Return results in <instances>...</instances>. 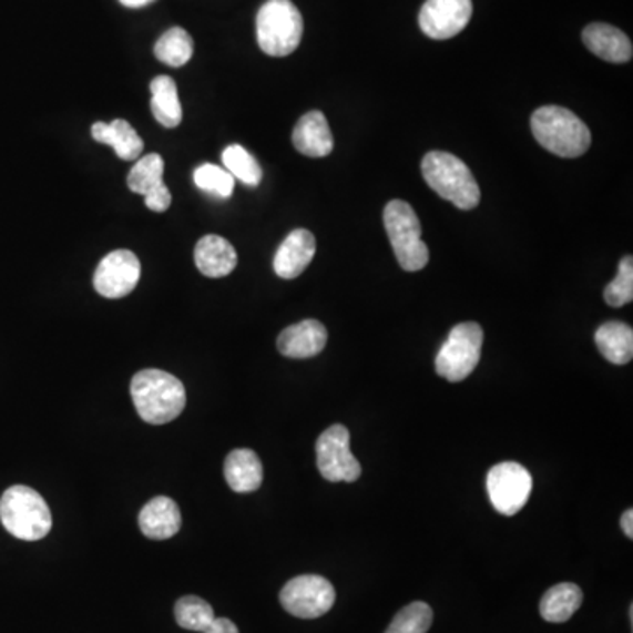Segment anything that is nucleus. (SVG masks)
<instances>
[{
    "instance_id": "16",
    "label": "nucleus",
    "mask_w": 633,
    "mask_h": 633,
    "mask_svg": "<svg viewBox=\"0 0 633 633\" xmlns=\"http://www.w3.org/2000/svg\"><path fill=\"white\" fill-rule=\"evenodd\" d=\"M583 43L599 59L625 64L633 55L632 41L625 32L608 23H591L583 30Z\"/></svg>"
},
{
    "instance_id": "23",
    "label": "nucleus",
    "mask_w": 633,
    "mask_h": 633,
    "mask_svg": "<svg viewBox=\"0 0 633 633\" xmlns=\"http://www.w3.org/2000/svg\"><path fill=\"white\" fill-rule=\"evenodd\" d=\"M150 92H152L150 106L159 124L167 129L178 127L183 111L175 80L170 76L153 78Z\"/></svg>"
},
{
    "instance_id": "6",
    "label": "nucleus",
    "mask_w": 633,
    "mask_h": 633,
    "mask_svg": "<svg viewBox=\"0 0 633 633\" xmlns=\"http://www.w3.org/2000/svg\"><path fill=\"white\" fill-rule=\"evenodd\" d=\"M257 43L269 57H287L303 38V17L290 0H268L255 20Z\"/></svg>"
},
{
    "instance_id": "33",
    "label": "nucleus",
    "mask_w": 633,
    "mask_h": 633,
    "mask_svg": "<svg viewBox=\"0 0 633 633\" xmlns=\"http://www.w3.org/2000/svg\"><path fill=\"white\" fill-rule=\"evenodd\" d=\"M621 528L629 539H633V510H626L625 514L621 515Z\"/></svg>"
},
{
    "instance_id": "32",
    "label": "nucleus",
    "mask_w": 633,
    "mask_h": 633,
    "mask_svg": "<svg viewBox=\"0 0 633 633\" xmlns=\"http://www.w3.org/2000/svg\"><path fill=\"white\" fill-rule=\"evenodd\" d=\"M204 633H239V630L227 617H213L212 623H210L208 629L204 630Z\"/></svg>"
},
{
    "instance_id": "20",
    "label": "nucleus",
    "mask_w": 633,
    "mask_h": 633,
    "mask_svg": "<svg viewBox=\"0 0 633 633\" xmlns=\"http://www.w3.org/2000/svg\"><path fill=\"white\" fill-rule=\"evenodd\" d=\"M92 136L98 143H104L115 150L122 161H137L143 153V140L125 120H113L111 124L95 122L92 125Z\"/></svg>"
},
{
    "instance_id": "27",
    "label": "nucleus",
    "mask_w": 633,
    "mask_h": 633,
    "mask_svg": "<svg viewBox=\"0 0 633 633\" xmlns=\"http://www.w3.org/2000/svg\"><path fill=\"white\" fill-rule=\"evenodd\" d=\"M175 617L182 629L191 630V632H204L208 629L215 612L206 600L200 596L187 595L176 602Z\"/></svg>"
},
{
    "instance_id": "19",
    "label": "nucleus",
    "mask_w": 633,
    "mask_h": 633,
    "mask_svg": "<svg viewBox=\"0 0 633 633\" xmlns=\"http://www.w3.org/2000/svg\"><path fill=\"white\" fill-rule=\"evenodd\" d=\"M226 482L234 493H254L263 484V463L252 449H234L224 464Z\"/></svg>"
},
{
    "instance_id": "17",
    "label": "nucleus",
    "mask_w": 633,
    "mask_h": 633,
    "mask_svg": "<svg viewBox=\"0 0 633 633\" xmlns=\"http://www.w3.org/2000/svg\"><path fill=\"white\" fill-rule=\"evenodd\" d=\"M140 528L143 535L152 540H167L182 528V512L175 500L155 497L140 512Z\"/></svg>"
},
{
    "instance_id": "14",
    "label": "nucleus",
    "mask_w": 633,
    "mask_h": 633,
    "mask_svg": "<svg viewBox=\"0 0 633 633\" xmlns=\"http://www.w3.org/2000/svg\"><path fill=\"white\" fill-rule=\"evenodd\" d=\"M315 251H317V243H315L314 234L306 229H294L278 247L275 259H273V269L284 280H293L308 268V264L314 259Z\"/></svg>"
},
{
    "instance_id": "26",
    "label": "nucleus",
    "mask_w": 633,
    "mask_h": 633,
    "mask_svg": "<svg viewBox=\"0 0 633 633\" xmlns=\"http://www.w3.org/2000/svg\"><path fill=\"white\" fill-rule=\"evenodd\" d=\"M164 159L159 153H150L145 157L137 159L127 176V185L132 192L145 196L146 192L159 187L164 183Z\"/></svg>"
},
{
    "instance_id": "13",
    "label": "nucleus",
    "mask_w": 633,
    "mask_h": 633,
    "mask_svg": "<svg viewBox=\"0 0 633 633\" xmlns=\"http://www.w3.org/2000/svg\"><path fill=\"white\" fill-rule=\"evenodd\" d=\"M328 344V329L319 320L308 319L294 324L280 333L277 340L282 356L290 359H308L319 356Z\"/></svg>"
},
{
    "instance_id": "9",
    "label": "nucleus",
    "mask_w": 633,
    "mask_h": 633,
    "mask_svg": "<svg viewBox=\"0 0 633 633\" xmlns=\"http://www.w3.org/2000/svg\"><path fill=\"white\" fill-rule=\"evenodd\" d=\"M336 593L328 579L320 575H299L290 579L280 591L285 611L302 620H315L331 611Z\"/></svg>"
},
{
    "instance_id": "24",
    "label": "nucleus",
    "mask_w": 633,
    "mask_h": 633,
    "mask_svg": "<svg viewBox=\"0 0 633 633\" xmlns=\"http://www.w3.org/2000/svg\"><path fill=\"white\" fill-rule=\"evenodd\" d=\"M153 51L162 64L182 68L192 59L194 41H192L187 30H183L182 27H173L159 38Z\"/></svg>"
},
{
    "instance_id": "7",
    "label": "nucleus",
    "mask_w": 633,
    "mask_h": 633,
    "mask_svg": "<svg viewBox=\"0 0 633 633\" xmlns=\"http://www.w3.org/2000/svg\"><path fill=\"white\" fill-rule=\"evenodd\" d=\"M484 331L477 323H461L449 333L438 353L435 368L449 382H461L476 370L481 361Z\"/></svg>"
},
{
    "instance_id": "22",
    "label": "nucleus",
    "mask_w": 633,
    "mask_h": 633,
    "mask_svg": "<svg viewBox=\"0 0 633 633\" xmlns=\"http://www.w3.org/2000/svg\"><path fill=\"white\" fill-rule=\"evenodd\" d=\"M596 347L612 365H626L633 357V329L625 323H605L596 329Z\"/></svg>"
},
{
    "instance_id": "30",
    "label": "nucleus",
    "mask_w": 633,
    "mask_h": 633,
    "mask_svg": "<svg viewBox=\"0 0 633 633\" xmlns=\"http://www.w3.org/2000/svg\"><path fill=\"white\" fill-rule=\"evenodd\" d=\"M604 298L608 305L620 308L629 305L633 299V257L626 255L620 263L617 275L611 284L605 287Z\"/></svg>"
},
{
    "instance_id": "8",
    "label": "nucleus",
    "mask_w": 633,
    "mask_h": 633,
    "mask_svg": "<svg viewBox=\"0 0 633 633\" xmlns=\"http://www.w3.org/2000/svg\"><path fill=\"white\" fill-rule=\"evenodd\" d=\"M486 486L494 509L503 515H515L530 500L533 479L523 464L506 461L489 470Z\"/></svg>"
},
{
    "instance_id": "3",
    "label": "nucleus",
    "mask_w": 633,
    "mask_h": 633,
    "mask_svg": "<svg viewBox=\"0 0 633 633\" xmlns=\"http://www.w3.org/2000/svg\"><path fill=\"white\" fill-rule=\"evenodd\" d=\"M428 187L459 210H473L481 203V188L461 159L449 152L426 153L421 164Z\"/></svg>"
},
{
    "instance_id": "10",
    "label": "nucleus",
    "mask_w": 633,
    "mask_h": 633,
    "mask_svg": "<svg viewBox=\"0 0 633 633\" xmlns=\"http://www.w3.org/2000/svg\"><path fill=\"white\" fill-rule=\"evenodd\" d=\"M317 467L329 482H354L361 476V464L350 452V433L345 426L335 425L324 431L317 443Z\"/></svg>"
},
{
    "instance_id": "18",
    "label": "nucleus",
    "mask_w": 633,
    "mask_h": 633,
    "mask_svg": "<svg viewBox=\"0 0 633 633\" xmlns=\"http://www.w3.org/2000/svg\"><path fill=\"white\" fill-rule=\"evenodd\" d=\"M194 259L204 277L222 278L234 272L238 264V254L226 238L208 234L197 242Z\"/></svg>"
},
{
    "instance_id": "12",
    "label": "nucleus",
    "mask_w": 633,
    "mask_h": 633,
    "mask_svg": "<svg viewBox=\"0 0 633 633\" xmlns=\"http://www.w3.org/2000/svg\"><path fill=\"white\" fill-rule=\"evenodd\" d=\"M472 14V0H426L419 27L428 38L446 41L463 32Z\"/></svg>"
},
{
    "instance_id": "34",
    "label": "nucleus",
    "mask_w": 633,
    "mask_h": 633,
    "mask_svg": "<svg viewBox=\"0 0 633 633\" xmlns=\"http://www.w3.org/2000/svg\"><path fill=\"white\" fill-rule=\"evenodd\" d=\"M125 8H143V6L152 4L153 0H120Z\"/></svg>"
},
{
    "instance_id": "15",
    "label": "nucleus",
    "mask_w": 633,
    "mask_h": 633,
    "mask_svg": "<svg viewBox=\"0 0 633 633\" xmlns=\"http://www.w3.org/2000/svg\"><path fill=\"white\" fill-rule=\"evenodd\" d=\"M293 145L306 157H326L333 152L335 140L323 111H310L299 119L294 127Z\"/></svg>"
},
{
    "instance_id": "31",
    "label": "nucleus",
    "mask_w": 633,
    "mask_h": 633,
    "mask_svg": "<svg viewBox=\"0 0 633 633\" xmlns=\"http://www.w3.org/2000/svg\"><path fill=\"white\" fill-rule=\"evenodd\" d=\"M145 204L152 212H166L171 206V192L170 188L166 187V183H162L159 187L146 192Z\"/></svg>"
},
{
    "instance_id": "21",
    "label": "nucleus",
    "mask_w": 633,
    "mask_h": 633,
    "mask_svg": "<svg viewBox=\"0 0 633 633\" xmlns=\"http://www.w3.org/2000/svg\"><path fill=\"white\" fill-rule=\"evenodd\" d=\"M583 590L574 583H561L540 600V616L549 623H565L583 605Z\"/></svg>"
},
{
    "instance_id": "29",
    "label": "nucleus",
    "mask_w": 633,
    "mask_h": 633,
    "mask_svg": "<svg viewBox=\"0 0 633 633\" xmlns=\"http://www.w3.org/2000/svg\"><path fill=\"white\" fill-rule=\"evenodd\" d=\"M194 183L201 191L226 200V197H231V194H233L236 180L233 178V175L226 167H218L215 164H203V166L194 171Z\"/></svg>"
},
{
    "instance_id": "11",
    "label": "nucleus",
    "mask_w": 633,
    "mask_h": 633,
    "mask_svg": "<svg viewBox=\"0 0 633 633\" xmlns=\"http://www.w3.org/2000/svg\"><path fill=\"white\" fill-rule=\"evenodd\" d=\"M140 277L141 263L136 254L131 251H113L99 263L94 287L104 298H125L136 289Z\"/></svg>"
},
{
    "instance_id": "4",
    "label": "nucleus",
    "mask_w": 633,
    "mask_h": 633,
    "mask_svg": "<svg viewBox=\"0 0 633 633\" xmlns=\"http://www.w3.org/2000/svg\"><path fill=\"white\" fill-rule=\"evenodd\" d=\"M0 521L20 540L44 539L51 532V512L44 498L27 486L6 489L0 498Z\"/></svg>"
},
{
    "instance_id": "2",
    "label": "nucleus",
    "mask_w": 633,
    "mask_h": 633,
    "mask_svg": "<svg viewBox=\"0 0 633 633\" xmlns=\"http://www.w3.org/2000/svg\"><path fill=\"white\" fill-rule=\"evenodd\" d=\"M532 132L537 143L558 157H581L591 145L590 129L566 108H539L532 115Z\"/></svg>"
},
{
    "instance_id": "5",
    "label": "nucleus",
    "mask_w": 633,
    "mask_h": 633,
    "mask_svg": "<svg viewBox=\"0 0 633 633\" xmlns=\"http://www.w3.org/2000/svg\"><path fill=\"white\" fill-rule=\"evenodd\" d=\"M384 227L401 268L405 272H421L430 261V248L421 239V222L416 210L400 200L387 203Z\"/></svg>"
},
{
    "instance_id": "1",
    "label": "nucleus",
    "mask_w": 633,
    "mask_h": 633,
    "mask_svg": "<svg viewBox=\"0 0 633 633\" xmlns=\"http://www.w3.org/2000/svg\"><path fill=\"white\" fill-rule=\"evenodd\" d=\"M131 396L141 419L155 426L175 421L187 404L182 380L155 368L137 371L132 377Z\"/></svg>"
},
{
    "instance_id": "25",
    "label": "nucleus",
    "mask_w": 633,
    "mask_h": 633,
    "mask_svg": "<svg viewBox=\"0 0 633 633\" xmlns=\"http://www.w3.org/2000/svg\"><path fill=\"white\" fill-rule=\"evenodd\" d=\"M224 167L229 171L234 180L245 183L248 187H257L263 180V170L248 150L242 145H231L222 153Z\"/></svg>"
},
{
    "instance_id": "28",
    "label": "nucleus",
    "mask_w": 633,
    "mask_h": 633,
    "mask_svg": "<svg viewBox=\"0 0 633 633\" xmlns=\"http://www.w3.org/2000/svg\"><path fill=\"white\" fill-rule=\"evenodd\" d=\"M433 625V611L425 602H412L396 614L386 633H426Z\"/></svg>"
}]
</instances>
